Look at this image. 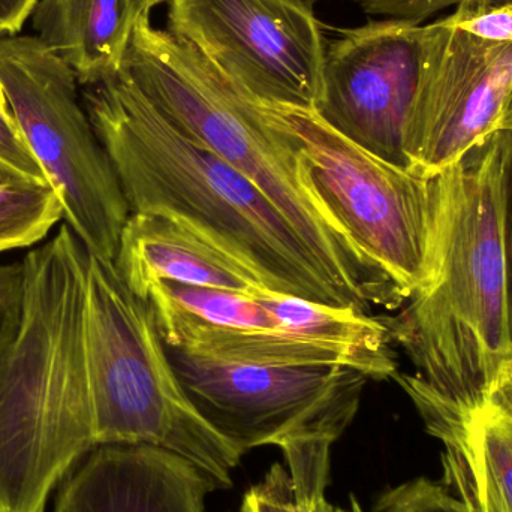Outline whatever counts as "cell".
<instances>
[{"label":"cell","instance_id":"1","mask_svg":"<svg viewBox=\"0 0 512 512\" xmlns=\"http://www.w3.org/2000/svg\"><path fill=\"white\" fill-rule=\"evenodd\" d=\"M504 131L435 177L436 276L399 315L384 318L414 373L394 381L427 432L462 424L486 405L511 351L502 225Z\"/></svg>","mask_w":512,"mask_h":512},{"label":"cell","instance_id":"2","mask_svg":"<svg viewBox=\"0 0 512 512\" xmlns=\"http://www.w3.org/2000/svg\"><path fill=\"white\" fill-rule=\"evenodd\" d=\"M81 89L132 213L182 222L249 268L267 291L361 309L264 192L212 150L180 134L123 68Z\"/></svg>","mask_w":512,"mask_h":512},{"label":"cell","instance_id":"3","mask_svg":"<svg viewBox=\"0 0 512 512\" xmlns=\"http://www.w3.org/2000/svg\"><path fill=\"white\" fill-rule=\"evenodd\" d=\"M21 265L20 324L0 352V512H45L96 448L84 345L87 249L62 224Z\"/></svg>","mask_w":512,"mask_h":512},{"label":"cell","instance_id":"4","mask_svg":"<svg viewBox=\"0 0 512 512\" xmlns=\"http://www.w3.org/2000/svg\"><path fill=\"white\" fill-rule=\"evenodd\" d=\"M123 71L180 134L264 192L358 307L403 306L408 295L361 254L313 194L274 111L246 98L170 30L153 26L150 9L138 15Z\"/></svg>","mask_w":512,"mask_h":512},{"label":"cell","instance_id":"5","mask_svg":"<svg viewBox=\"0 0 512 512\" xmlns=\"http://www.w3.org/2000/svg\"><path fill=\"white\" fill-rule=\"evenodd\" d=\"M84 345L96 447L144 444L194 463L219 489L233 486L243 451L192 405L147 301L114 262L87 251Z\"/></svg>","mask_w":512,"mask_h":512},{"label":"cell","instance_id":"6","mask_svg":"<svg viewBox=\"0 0 512 512\" xmlns=\"http://www.w3.org/2000/svg\"><path fill=\"white\" fill-rule=\"evenodd\" d=\"M304 176L361 254L406 295L436 276L435 177L390 164L331 128L316 111L273 108Z\"/></svg>","mask_w":512,"mask_h":512},{"label":"cell","instance_id":"7","mask_svg":"<svg viewBox=\"0 0 512 512\" xmlns=\"http://www.w3.org/2000/svg\"><path fill=\"white\" fill-rule=\"evenodd\" d=\"M0 86L21 137L62 200L65 224L90 254L114 261L131 206L87 116L77 75L36 36H5Z\"/></svg>","mask_w":512,"mask_h":512},{"label":"cell","instance_id":"8","mask_svg":"<svg viewBox=\"0 0 512 512\" xmlns=\"http://www.w3.org/2000/svg\"><path fill=\"white\" fill-rule=\"evenodd\" d=\"M167 352L198 414L243 453L313 442L333 445L351 426L372 381L349 366H261Z\"/></svg>","mask_w":512,"mask_h":512},{"label":"cell","instance_id":"9","mask_svg":"<svg viewBox=\"0 0 512 512\" xmlns=\"http://www.w3.org/2000/svg\"><path fill=\"white\" fill-rule=\"evenodd\" d=\"M168 30L255 104L318 111L327 42L301 0H170Z\"/></svg>","mask_w":512,"mask_h":512},{"label":"cell","instance_id":"10","mask_svg":"<svg viewBox=\"0 0 512 512\" xmlns=\"http://www.w3.org/2000/svg\"><path fill=\"white\" fill-rule=\"evenodd\" d=\"M424 30L403 147L409 171L436 177L501 128L512 93V42L486 41L442 20Z\"/></svg>","mask_w":512,"mask_h":512},{"label":"cell","instance_id":"11","mask_svg":"<svg viewBox=\"0 0 512 512\" xmlns=\"http://www.w3.org/2000/svg\"><path fill=\"white\" fill-rule=\"evenodd\" d=\"M424 41V26L384 18L339 30L325 45L316 113L361 149L406 170L403 140L423 71Z\"/></svg>","mask_w":512,"mask_h":512},{"label":"cell","instance_id":"12","mask_svg":"<svg viewBox=\"0 0 512 512\" xmlns=\"http://www.w3.org/2000/svg\"><path fill=\"white\" fill-rule=\"evenodd\" d=\"M215 490L203 469L170 451L98 445L59 484L53 512H206Z\"/></svg>","mask_w":512,"mask_h":512},{"label":"cell","instance_id":"13","mask_svg":"<svg viewBox=\"0 0 512 512\" xmlns=\"http://www.w3.org/2000/svg\"><path fill=\"white\" fill-rule=\"evenodd\" d=\"M113 262L125 285L144 301L158 282L252 295L267 291L245 265L182 222L159 213H131Z\"/></svg>","mask_w":512,"mask_h":512},{"label":"cell","instance_id":"14","mask_svg":"<svg viewBox=\"0 0 512 512\" xmlns=\"http://www.w3.org/2000/svg\"><path fill=\"white\" fill-rule=\"evenodd\" d=\"M138 0H38L36 38L65 60L81 87L117 74L125 65L138 15Z\"/></svg>","mask_w":512,"mask_h":512},{"label":"cell","instance_id":"15","mask_svg":"<svg viewBox=\"0 0 512 512\" xmlns=\"http://www.w3.org/2000/svg\"><path fill=\"white\" fill-rule=\"evenodd\" d=\"M444 486L468 512H512V421L489 406L436 433Z\"/></svg>","mask_w":512,"mask_h":512},{"label":"cell","instance_id":"16","mask_svg":"<svg viewBox=\"0 0 512 512\" xmlns=\"http://www.w3.org/2000/svg\"><path fill=\"white\" fill-rule=\"evenodd\" d=\"M167 348L194 357L237 364H325L349 366L366 373L372 381L384 376L363 355L339 346L325 345L288 331H240L219 328H188L162 340Z\"/></svg>","mask_w":512,"mask_h":512},{"label":"cell","instance_id":"17","mask_svg":"<svg viewBox=\"0 0 512 512\" xmlns=\"http://www.w3.org/2000/svg\"><path fill=\"white\" fill-rule=\"evenodd\" d=\"M256 298L282 330L357 352L375 364L384 379H393L399 372L384 318L370 316L357 307L325 306L270 291L259 292Z\"/></svg>","mask_w":512,"mask_h":512},{"label":"cell","instance_id":"18","mask_svg":"<svg viewBox=\"0 0 512 512\" xmlns=\"http://www.w3.org/2000/svg\"><path fill=\"white\" fill-rule=\"evenodd\" d=\"M161 339L188 328L240 331H285L256 294L158 282L146 297Z\"/></svg>","mask_w":512,"mask_h":512},{"label":"cell","instance_id":"19","mask_svg":"<svg viewBox=\"0 0 512 512\" xmlns=\"http://www.w3.org/2000/svg\"><path fill=\"white\" fill-rule=\"evenodd\" d=\"M60 221L65 212L51 183L0 179V255L38 246Z\"/></svg>","mask_w":512,"mask_h":512},{"label":"cell","instance_id":"20","mask_svg":"<svg viewBox=\"0 0 512 512\" xmlns=\"http://www.w3.org/2000/svg\"><path fill=\"white\" fill-rule=\"evenodd\" d=\"M331 444L313 442L283 448L292 483L295 512H364L354 495L349 508L334 507L325 498L330 475Z\"/></svg>","mask_w":512,"mask_h":512},{"label":"cell","instance_id":"21","mask_svg":"<svg viewBox=\"0 0 512 512\" xmlns=\"http://www.w3.org/2000/svg\"><path fill=\"white\" fill-rule=\"evenodd\" d=\"M373 512H468L444 484L415 478L388 489L376 501Z\"/></svg>","mask_w":512,"mask_h":512},{"label":"cell","instance_id":"22","mask_svg":"<svg viewBox=\"0 0 512 512\" xmlns=\"http://www.w3.org/2000/svg\"><path fill=\"white\" fill-rule=\"evenodd\" d=\"M442 23L486 41L512 42V2L502 5H460L454 14L442 18Z\"/></svg>","mask_w":512,"mask_h":512},{"label":"cell","instance_id":"23","mask_svg":"<svg viewBox=\"0 0 512 512\" xmlns=\"http://www.w3.org/2000/svg\"><path fill=\"white\" fill-rule=\"evenodd\" d=\"M367 15L385 20L421 21L450 6L460 5H502L512 0H351Z\"/></svg>","mask_w":512,"mask_h":512},{"label":"cell","instance_id":"24","mask_svg":"<svg viewBox=\"0 0 512 512\" xmlns=\"http://www.w3.org/2000/svg\"><path fill=\"white\" fill-rule=\"evenodd\" d=\"M242 512H295L288 469L274 463L264 480L251 487L243 498Z\"/></svg>","mask_w":512,"mask_h":512},{"label":"cell","instance_id":"25","mask_svg":"<svg viewBox=\"0 0 512 512\" xmlns=\"http://www.w3.org/2000/svg\"><path fill=\"white\" fill-rule=\"evenodd\" d=\"M23 265L0 262V352L11 342L20 324Z\"/></svg>","mask_w":512,"mask_h":512},{"label":"cell","instance_id":"26","mask_svg":"<svg viewBox=\"0 0 512 512\" xmlns=\"http://www.w3.org/2000/svg\"><path fill=\"white\" fill-rule=\"evenodd\" d=\"M504 168H502V225H504L505 262H507L508 312L512 339V132L504 131Z\"/></svg>","mask_w":512,"mask_h":512},{"label":"cell","instance_id":"27","mask_svg":"<svg viewBox=\"0 0 512 512\" xmlns=\"http://www.w3.org/2000/svg\"><path fill=\"white\" fill-rule=\"evenodd\" d=\"M486 406L512 421V346L499 369Z\"/></svg>","mask_w":512,"mask_h":512},{"label":"cell","instance_id":"28","mask_svg":"<svg viewBox=\"0 0 512 512\" xmlns=\"http://www.w3.org/2000/svg\"><path fill=\"white\" fill-rule=\"evenodd\" d=\"M38 0H0V38L20 33Z\"/></svg>","mask_w":512,"mask_h":512},{"label":"cell","instance_id":"29","mask_svg":"<svg viewBox=\"0 0 512 512\" xmlns=\"http://www.w3.org/2000/svg\"><path fill=\"white\" fill-rule=\"evenodd\" d=\"M499 131L512 132V93L510 101H508L507 108H505L504 116H502L501 128H499Z\"/></svg>","mask_w":512,"mask_h":512},{"label":"cell","instance_id":"30","mask_svg":"<svg viewBox=\"0 0 512 512\" xmlns=\"http://www.w3.org/2000/svg\"><path fill=\"white\" fill-rule=\"evenodd\" d=\"M0 114L3 116H11V111H9L8 101H6L5 93H3L2 86H0Z\"/></svg>","mask_w":512,"mask_h":512},{"label":"cell","instance_id":"31","mask_svg":"<svg viewBox=\"0 0 512 512\" xmlns=\"http://www.w3.org/2000/svg\"><path fill=\"white\" fill-rule=\"evenodd\" d=\"M138 2L143 3L146 8H149L152 11L155 6L161 5L164 2H170V0H138Z\"/></svg>","mask_w":512,"mask_h":512},{"label":"cell","instance_id":"32","mask_svg":"<svg viewBox=\"0 0 512 512\" xmlns=\"http://www.w3.org/2000/svg\"><path fill=\"white\" fill-rule=\"evenodd\" d=\"M0 179H6V177H2V176H0Z\"/></svg>","mask_w":512,"mask_h":512}]
</instances>
